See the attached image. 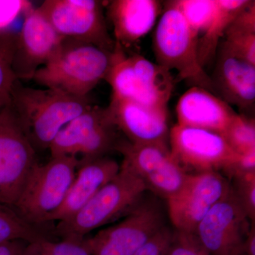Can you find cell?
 Here are the masks:
<instances>
[{"mask_svg":"<svg viewBox=\"0 0 255 255\" xmlns=\"http://www.w3.org/2000/svg\"><path fill=\"white\" fill-rule=\"evenodd\" d=\"M10 105L35 150L49 148L58 132L91 106L88 97L23 87L18 80L11 90Z\"/></svg>","mask_w":255,"mask_h":255,"instance_id":"obj_1","label":"cell"},{"mask_svg":"<svg viewBox=\"0 0 255 255\" xmlns=\"http://www.w3.org/2000/svg\"><path fill=\"white\" fill-rule=\"evenodd\" d=\"M113 51L90 43L64 38L54 56L38 69L32 80L46 88L77 97H88L112 65Z\"/></svg>","mask_w":255,"mask_h":255,"instance_id":"obj_2","label":"cell"},{"mask_svg":"<svg viewBox=\"0 0 255 255\" xmlns=\"http://www.w3.org/2000/svg\"><path fill=\"white\" fill-rule=\"evenodd\" d=\"M147 192L141 179L120 164V170L78 212L55 228L61 240H83L87 235L123 218Z\"/></svg>","mask_w":255,"mask_h":255,"instance_id":"obj_3","label":"cell"},{"mask_svg":"<svg viewBox=\"0 0 255 255\" xmlns=\"http://www.w3.org/2000/svg\"><path fill=\"white\" fill-rule=\"evenodd\" d=\"M157 64L191 85L214 94L210 75L198 56V39L174 1H166L152 39Z\"/></svg>","mask_w":255,"mask_h":255,"instance_id":"obj_4","label":"cell"},{"mask_svg":"<svg viewBox=\"0 0 255 255\" xmlns=\"http://www.w3.org/2000/svg\"><path fill=\"white\" fill-rule=\"evenodd\" d=\"M79 164V159L70 156L51 157L44 164L37 162L12 207L32 224L50 228L48 219L65 200Z\"/></svg>","mask_w":255,"mask_h":255,"instance_id":"obj_5","label":"cell"},{"mask_svg":"<svg viewBox=\"0 0 255 255\" xmlns=\"http://www.w3.org/2000/svg\"><path fill=\"white\" fill-rule=\"evenodd\" d=\"M145 196L122 221L87 238L92 255H135L147 240L167 225L162 199Z\"/></svg>","mask_w":255,"mask_h":255,"instance_id":"obj_6","label":"cell"},{"mask_svg":"<svg viewBox=\"0 0 255 255\" xmlns=\"http://www.w3.org/2000/svg\"><path fill=\"white\" fill-rule=\"evenodd\" d=\"M119 132L108 107L90 106L58 132L48 149L51 157L81 155L79 160L105 157L117 150L122 140Z\"/></svg>","mask_w":255,"mask_h":255,"instance_id":"obj_7","label":"cell"},{"mask_svg":"<svg viewBox=\"0 0 255 255\" xmlns=\"http://www.w3.org/2000/svg\"><path fill=\"white\" fill-rule=\"evenodd\" d=\"M104 6L105 1L97 0H46L37 9L63 38L112 52L116 43L107 28Z\"/></svg>","mask_w":255,"mask_h":255,"instance_id":"obj_8","label":"cell"},{"mask_svg":"<svg viewBox=\"0 0 255 255\" xmlns=\"http://www.w3.org/2000/svg\"><path fill=\"white\" fill-rule=\"evenodd\" d=\"M116 151L123 155L121 165L140 178L147 191L163 200L179 191L189 174L166 144H132L122 139Z\"/></svg>","mask_w":255,"mask_h":255,"instance_id":"obj_9","label":"cell"},{"mask_svg":"<svg viewBox=\"0 0 255 255\" xmlns=\"http://www.w3.org/2000/svg\"><path fill=\"white\" fill-rule=\"evenodd\" d=\"M37 162L36 150L9 104L0 110V202L14 205Z\"/></svg>","mask_w":255,"mask_h":255,"instance_id":"obj_10","label":"cell"},{"mask_svg":"<svg viewBox=\"0 0 255 255\" xmlns=\"http://www.w3.org/2000/svg\"><path fill=\"white\" fill-rule=\"evenodd\" d=\"M230 187V181L221 172L188 174L182 187L166 200L172 227L179 232L195 233L198 225Z\"/></svg>","mask_w":255,"mask_h":255,"instance_id":"obj_11","label":"cell"},{"mask_svg":"<svg viewBox=\"0 0 255 255\" xmlns=\"http://www.w3.org/2000/svg\"><path fill=\"white\" fill-rule=\"evenodd\" d=\"M169 147L188 174L222 173L238 157L221 134L177 124L169 130Z\"/></svg>","mask_w":255,"mask_h":255,"instance_id":"obj_12","label":"cell"},{"mask_svg":"<svg viewBox=\"0 0 255 255\" xmlns=\"http://www.w3.org/2000/svg\"><path fill=\"white\" fill-rule=\"evenodd\" d=\"M253 224L230 187L194 234L210 255H246V241Z\"/></svg>","mask_w":255,"mask_h":255,"instance_id":"obj_13","label":"cell"},{"mask_svg":"<svg viewBox=\"0 0 255 255\" xmlns=\"http://www.w3.org/2000/svg\"><path fill=\"white\" fill-rule=\"evenodd\" d=\"M63 39L39 10H28L16 36L11 63L17 80L33 78L54 56Z\"/></svg>","mask_w":255,"mask_h":255,"instance_id":"obj_14","label":"cell"},{"mask_svg":"<svg viewBox=\"0 0 255 255\" xmlns=\"http://www.w3.org/2000/svg\"><path fill=\"white\" fill-rule=\"evenodd\" d=\"M108 107L119 131L132 144L169 145L167 108L148 107L112 97Z\"/></svg>","mask_w":255,"mask_h":255,"instance_id":"obj_15","label":"cell"},{"mask_svg":"<svg viewBox=\"0 0 255 255\" xmlns=\"http://www.w3.org/2000/svg\"><path fill=\"white\" fill-rule=\"evenodd\" d=\"M214 73L210 76L214 94L242 114L254 117L255 65L219 47Z\"/></svg>","mask_w":255,"mask_h":255,"instance_id":"obj_16","label":"cell"},{"mask_svg":"<svg viewBox=\"0 0 255 255\" xmlns=\"http://www.w3.org/2000/svg\"><path fill=\"white\" fill-rule=\"evenodd\" d=\"M107 2V14L113 27L114 40L125 50L138 43L152 29L164 7V4L157 0Z\"/></svg>","mask_w":255,"mask_h":255,"instance_id":"obj_17","label":"cell"},{"mask_svg":"<svg viewBox=\"0 0 255 255\" xmlns=\"http://www.w3.org/2000/svg\"><path fill=\"white\" fill-rule=\"evenodd\" d=\"M79 161L71 187L59 209L50 216L49 223L71 218L120 170V164L107 156Z\"/></svg>","mask_w":255,"mask_h":255,"instance_id":"obj_18","label":"cell"},{"mask_svg":"<svg viewBox=\"0 0 255 255\" xmlns=\"http://www.w3.org/2000/svg\"><path fill=\"white\" fill-rule=\"evenodd\" d=\"M177 124L222 135L237 112L217 95L200 87H191L178 100Z\"/></svg>","mask_w":255,"mask_h":255,"instance_id":"obj_19","label":"cell"},{"mask_svg":"<svg viewBox=\"0 0 255 255\" xmlns=\"http://www.w3.org/2000/svg\"><path fill=\"white\" fill-rule=\"evenodd\" d=\"M112 89V97L137 102L148 107L167 108L146 86L134 70L128 54L116 43L112 65L105 79Z\"/></svg>","mask_w":255,"mask_h":255,"instance_id":"obj_20","label":"cell"},{"mask_svg":"<svg viewBox=\"0 0 255 255\" xmlns=\"http://www.w3.org/2000/svg\"><path fill=\"white\" fill-rule=\"evenodd\" d=\"M217 11L209 30L198 41V56L201 66L216 59L220 43L228 26L252 0H216Z\"/></svg>","mask_w":255,"mask_h":255,"instance_id":"obj_21","label":"cell"},{"mask_svg":"<svg viewBox=\"0 0 255 255\" xmlns=\"http://www.w3.org/2000/svg\"><path fill=\"white\" fill-rule=\"evenodd\" d=\"M219 47L255 65V1H252L228 26Z\"/></svg>","mask_w":255,"mask_h":255,"instance_id":"obj_22","label":"cell"},{"mask_svg":"<svg viewBox=\"0 0 255 255\" xmlns=\"http://www.w3.org/2000/svg\"><path fill=\"white\" fill-rule=\"evenodd\" d=\"M50 228L32 224L23 219L12 206L0 202V243L23 241L28 243L41 240L53 239Z\"/></svg>","mask_w":255,"mask_h":255,"instance_id":"obj_23","label":"cell"},{"mask_svg":"<svg viewBox=\"0 0 255 255\" xmlns=\"http://www.w3.org/2000/svg\"><path fill=\"white\" fill-rule=\"evenodd\" d=\"M198 41L207 32L217 11L216 0H174Z\"/></svg>","mask_w":255,"mask_h":255,"instance_id":"obj_24","label":"cell"},{"mask_svg":"<svg viewBox=\"0 0 255 255\" xmlns=\"http://www.w3.org/2000/svg\"><path fill=\"white\" fill-rule=\"evenodd\" d=\"M221 135L238 155L255 151V117L236 114Z\"/></svg>","mask_w":255,"mask_h":255,"instance_id":"obj_25","label":"cell"},{"mask_svg":"<svg viewBox=\"0 0 255 255\" xmlns=\"http://www.w3.org/2000/svg\"><path fill=\"white\" fill-rule=\"evenodd\" d=\"M16 35H0V110L11 102V93L17 79L11 63Z\"/></svg>","mask_w":255,"mask_h":255,"instance_id":"obj_26","label":"cell"},{"mask_svg":"<svg viewBox=\"0 0 255 255\" xmlns=\"http://www.w3.org/2000/svg\"><path fill=\"white\" fill-rule=\"evenodd\" d=\"M87 238L83 240H41L28 243L24 255H92Z\"/></svg>","mask_w":255,"mask_h":255,"instance_id":"obj_27","label":"cell"},{"mask_svg":"<svg viewBox=\"0 0 255 255\" xmlns=\"http://www.w3.org/2000/svg\"><path fill=\"white\" fill-rule=\"evenodd\" d=\"M233 194L248 219L255 222V173L233 177L230 181Z\"/></svg>","mask_w":255,"mask_h":255,"instance_id":"obj_28","label":"cell"},{"mask_svg":"<svg viewBox=\"0 0 255 255\" xmlns=\"http://www.w3.org/2000/svg\"><path fill=\"white\" fill-rule=\"evenodd\" d=\"M31 7V3L27 1L0 0V35L17 34L11 32L13 24Z\"/></svg>","mask_w":255,"mask_h":255,"instance_id":"obj_29","label":"cell"},{"mask_svg":"<svg viewBox=\"0 0 255 255\" xmlns=\"http://www.w3.org/2000/svg\"><path fill=\"white\" fill-rule=\"evenodd\" d=\"M174 231L173 227L166 225L151 236L135 255H168Z\"/></svg>","mask_w":255,"mask_h":255,"instance_id":"obj_30","label":"cell"},{"mask_svg":"<svg viewBox=\"0 0 255 255\" xmlns=\"http://www.w3.org/2000/svg\"><path fill=\"white\" fill-rule=\"evenodd\" d=\"M168 255H210L194 233L174 231Z\"/></svg>","mask_w":255,"mask_h":255,"instance_id":"obj_31","label":"cell"},{"mask_svg":"<svg viewBox=\"0 0 255 255\" xmlns=\"http://www.w3.org/2000/svg\"><path fill=\"white\" fill-rule=\"evenodd\" d=\"M28 243L23 241H11L0 243V255H24Z\"/></svg>","mask_w":255,"mask_h":255,"instance_id":"obj_32","label":"cell"},{"mask_svg":"<svg viewBox=\"0 0 255 255\" xmlns=\"http://www.w3.org/2000/svg\"><path fill=\"white\" fill-rule=\"evenodd\" d=\"M246 255H255V226H252L245 246Z\"/></svg>","mask_w":255,"mask_h":255,"instance_id":"obj_33","label":"cell"}]
</instances>
